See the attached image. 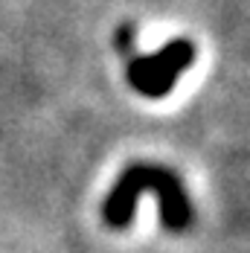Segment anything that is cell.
Instances as JSON below:
<instances>
[{"mask_svg": "<svg viewBox=\"0 0 250 253\" xmlns=\"http://www.w3.org/2000/svg\"><path fill=\"white\" fill-rule=\"evenodd\" d=\"M143 186H151L160 192L163 198V221L166 227L172 230H180L189 224V204L183 198L180 186L175 183V177L163 175V172H154V169H137V172H128L123 177V183L117 186V192L108 198L105 204V218L108 224L114 227H123L128 224L131 212H134V204H137V195Z\"/></svg>", "mask_w": 250, "mask_h": 253, "instance_id": "1", "label": "cell"}]
</instances>
